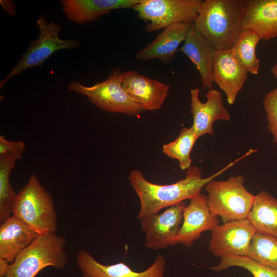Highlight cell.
<instances>
[{
    "mask_svg": "<svg viewBox=\"0 0 277 277\" xmlns=\"http://www.w3.org/2000/svg\"><path fill=\"white\" fill-rule=\"evenodd\" d=\"M122 72L116 68L107 80L92 86H86L77 81H71L68 89L87 96L100 109L111 113L136 116L144 110L127 94L122 84Z\"/></svg>",
    "mask_w": 277,
    "mask_h": 277,
    "instance_id": "52a82bcc",
    "label": "cell"
},
{
    "mask_svg": "<svg viewBox=\"0 0 277 277\" xmlns=\"http://www.w3.org/2000/svg\"><path fill=\"white\" fill-rule=\"evenodd\" d=\"M248 256L277 270V238L256 232Z\"/></svg>",
    "mask_w": 277,
    "mask_h": 277,
    "instance_id": "d4e9b609",
    "label": "cell"
},
{
    "mask_svg": "<svg viewBox=\"0 0 277 277\" xmlns=\"http://www.w3.org/2000/svg\"><path fill=\"white\" fill-rule=\"evenodd\" d=\"M243 28L255 32L261 39L277 36V0L246 1Z\"/></svg>",
    "mask_w": 277,
    "mask_h": 277,
    "instance_id": "d6986e66",
    "label": "cell"
},
{
    "mask_svg": "<svg viewBox=\"0 0 277 277\" xmlns=\"http://www.w3.org/2000/svg\"><path fill=\"white\" fill-rule=\"evenodd\" d=\"M246 156L244 154L220 170L205 178L202 177V171L199 167H190L187 170L184 179L167 185L153 183L148 181L140 170H131L128 181L140 202L137 219L140 220L144 217L159 212L163 209L191 199L200 193L202 189L209 182Z\"/></svg>",
    "mask_w": 277,
    "mask_h": 277,
    "instance_id": "6da1fadb",
    "label": "cell"
},
{
    "mask_svg": "<svg viewBox=\"0 0 277 277\" xmlns=\"http://www.w3.org/2000/svg\"><path fill=\"white\" fill-rule=\"evenodd\" d=\"M76 262L82 270V277H164L166 260L159 254L153 263L146 270L137 272L123 262L104 265L87 251L81 250Z\"/></svg>",
    "mask_w": 277,
    "mask_h": 277,
    "instance_id": "7c38bea8",
    "label": "cell"
},
{
    "mask_svg": "<svg viewBox=\"0 0 277 277\" xmlns=\"http://www.w3.org/2000/svg\"><path fill=\"white\" fill-rule=\"evenodd\" d=\"M261 39L253 31L243 28L230 49L240 65L252 74H258L260 68L255 51Z\"/></svg>",
    "mask_w": 277,
    "mask_h": 277,
    "instance_id": "7402d4cb",
    "label": "cell"
},
{
    "mask_svg": "<svg viewBox=\"0 0 277 277\" xmlns=\"http://www.w3.org/2000/svg\"><path fill=\"white\" fill-rule=\"evenodd\" d=\"M270 70L273 75L277 80V63L271 68Z\"/></svg>",
    "mask_w": 277,
    "mask_h": 277,
    "instance_id": "f546056e",
    "label": "cell"
},
{
    "mask_svg": "<svg viewBox=\"0 0 277 277\" xmlns=\"http://www.w3.org/2000/svg\"><path fill=\"white\" fill-rule=\"evenodd\" d=\"M231 267L244 268L253 277H277V270L261 264L248 256H226L221 258L218 265L210 268L215 271H221Z\"/></svg>",
    "mask_w": 277,
    "mask_h": 277,
    "instance_id": "484cf974",
    "label": "cell"
},
{
    "mask_svg": "<svg viewBox=\"0 0 277 277\" xmlns=\"http://www.w3.org/2000/svg\"><path fill=\"white\" fill-rule=\"evenodd\" d=\"M16 159L10 154L0 155V222L2 223L12 214L17 194L10 182L11 171Z\"/></svg>",
    "mask_w": 277,
    "mask_h": 277,
    "instance_id": "603a6c76",
    "label": "cell"
},
{
    "mask_svg": "<svg viewBox=\"0 0 277 277\" xmlns=\"http://www.w3.org/2000/svg\"><path fill=\"white\" fill-rule=\"evenodd\" d=\"M10 263L3 259H0V277H4Z\"/></svg>",
    "mask_w": 277,
    "mask_h": 277,
    "instance_id": "f1b7e54d",
    "label": "cell"
},
{
    "mask_svg": "<svg viewBox=\"0 0 277 277\" xmlns=\"http://www.w3.org/2000/svg\"><path fill=\"white\" fill-rule=\"evenodd\" d=\"M66 240L54 232L39 234L9 264L4 277H35L46 267L62 269L68 262Z\"/></svg>",
    "mask_w": 277,
    "mask_h": 277,
    "instance_id": "3957f363",
    "label": "cell"
},
{
    "mask_svg": "<svg viewBox=\"0 0 277 277\" xmlns=\"http://www.w3.org/2000/svg\"><path fill=\"white\" fill-rule=\"evenodd\" d=\"M192 24L179 23L164 28L154 40L136 53V58L140 61L157 58L164 63L171 62L179 46L185 40Z\"/></svg>",
    "mask_w": 277,
    "mask_h": 277,
    "instance_id": "2e32d148",
    "label": "cell"
},
{
    "mask_svg": "<svg viewBox=\"0 0 277 277\" xmlns=\"http://www.w3.org/2000/svg\"><path fill=\"white\" fill-rule=\"evenodd\" d=\"M141 0H62L66 16L75 23L94 21L112 10L133 8Z\"/></svg>",
    "mask_w": 277,
    "mask_h": 277,
    "instance_id": "ac0fdd59",
    "label": "cell"
},
{
    "mask_svg": "<svg viewBox=\"0 0 277 277\" xmlns=\"http://www.w3.org/2000/svg\"><path fill=\"white\" fill-rule=\"evenodd\" d=\"M35 25L39 30L38 36L31 41L19 61L1 81V88L10 78L19 75L26 69L41 66L55 52L63 49H74L81 45L77 39L60 38L61 25L54 21L48 22L43 15L36 20Z\"/></svg>",
    "mask_w": 277,
    "mask_h": 277,
    "instance_id": "8992f818",
    "label": "cell"
},
{
    "mask_svg": "<svg viewBox=\"0 0 277 277\" xmlns=\"http://www.w3.org/2000/svg\"><path fill=\"white\" fill-rule=\"evenodd\" d=\"M246 1L205 0L193 23L216 50H230L242 30Z\"/></svg>",
    "mask_w": 277,
    "mask_h": 277,
    "instance_id": "7a4b0ae2",
    "label": "cell"
},
{
    "mask_svg": "<svg viewBox=\"0 0 277 277\" xmlns=\"http://www.w3.org/2000/svg\"><path fill=\"white\" fill-rule=\"evenodd\" d=\"M248 219L256 232L277 238V199L260 191L255 195Z\"/></svg>",
    "mask_w": 277,
    "mask_h": 277,
    "instance_id": "44dd1931",
    "label": "cell"
},
{
    "mask_svg": "<svg viewBox=\"0 0 277 277\" xmlns=\"http://www.w3.org/2000/svg\"><path fill=\"white\" fill-rule=\"evenodd\" d=\"M198 138L191 127H184L175 140L163 146V152L177 160L182 170H187L191 167V152Z\"/></svg>",
    "mask_w": 277,
    "mask_h": 277,
    "instance_id": "cb8c5ba5",
    "label": "cell"
},
{
    "mask_svg": "<svg viewBox=\"0 0 277 277\" xmlns=\"http://www.w3.org/2000/svg\"><path fill=\"white\" fill-rule=\"evenodd\" d=\"M39 234L24 222L13 216L0 226V259L10 264Z\"/></svg>",
    "mask_w": 277,
    "mask_h": 277,
    "instance_id": "ffe728a7",
    "label": "cell"
},
{
    "mask_svg": "<svg viewBox=\"0 0 277 277\" xmlns=\"http://www.w3.org/2000/svg\"><path fill=\"white\" fill-rule=\"evenodd\" d=\"M186 204L182 202L140 220L145 233V246L151 250L163 249L174 245L179 233Z\"/></svg>",
    "mask_w": 277,
    "mask_h": 277,
    "instance_id": "9c48e42d",
    "label": "cell"
},
{
    "mask_svg": "<svg viewBox=\"0 0 277 277\" xmlns=\"http://www.w3.org/2000/svg\"><path fill=\"white\" fill-rule=\"evenodd\" d=\"M248 77V72L240 65L231 50L216 51L212 81L225 93L228 104L234 103Z\"/></svg>",
    "mask_w": 277,
    "mask_h": 277,
    "instance_id": "9a60e30c",
    "label": "cell"
},
{
    "mask_svg": "<svg viewBox=\"0 0 277 277\" xmlns=\"http://www.w3.org/2000/svg\"><path fill=\"white\" fill-rule=\"evenodd\" d=\"M200 90H190L191 113L193 124L191 126L198 137L205 134L213 135V125L217 120L229 121L231 115L224 107L221 93L213 89L206 94L207 101L202 102L199 98Z\"/></svg>",
    "mask_w": 277,
    "mask_h": 277,
    "instance_id": "5bb4252c",
    "label": "cell"
},
{
    "mask_svg": "<svg viewBox=\"0 0 277 277\" xmlns=\"http://www.w3.org/2000/svg\"><path fill=\"white\" fill-rule=\"evenodd\" d=\"M183 214L182 224L174 245L182 244L192 246L201 234L212 231L219 223V217L210 211L207 196L200 193L189 200Z\"/></svg>",
    "mask_w": 277,
    "mask_h": 277,
    "instance_id": "8fae6325",
    "label": "cell"
},
{
    "mask_svg": "<svg viewBox=\"0 0 277 277\" xmlns=\"http://www.w3.org/2000/svg\"><path fill=\"white\" fill-rule=\"evenodd\" d=\"M122 84L129 97L144 110L160 109L169 90V86L130 70L122 75Z\"/></svg>",
    "mask_w": 277,
    "mask_h": 277,
    "instance_id": "4fadbf2b",
    "label": "cell"
},
{
    "mask_svg": "<svg viewBox=\"0 0 277 277\" xmlns=\"http://www.w3.org/2000/svg\"><path fill=\"white\" fill-rule=\"evenodd\" d=\"M12 215L38 234L56 230L57 216L52 197L35 174L30 176L17 194Z\"/></svg>",
    "mask_w": 277,
    "mask_h": 277,
    "instance_id": "277c9868",
    "label": "cell"
},
{
    "mask_svg": "<svg viewBox=\"0 0 277 277\" xmlns=\"http://www.w3.org/2000/svg\"><path fill=\"white\" fill-rule=\"evenodd\" d=\"M179 50L196 67L203 87L209 90L212 89L213 65L217 50L196 30L193 23Z\"/></svg>",
    "mask_w": 277,
    "mask_h": 277,
    "instance_id": "e0dca14e",
    "label": "cell"
},
{
    "mask_svg": "<svg viewBox=\"0 0 277 277\" xmlns=\"http://www.w3.org/2000/svg\"><path fill=\"white\" fill-rule=\"evenodd\" d=\"M263 107L268 121L267 128L277 144V87L267 93L263 99Z\"/></svg>",
    "mask_w": 277,
    "mask_h": 277,
    "instance_id": "4316f807",
    "label": "cell"
},
{
    "mask_svg": "<svg viewBox=\"0 0 277 277\" xmlns=\"http://www.w3.org/2000/svg\"><path fill=\"white\" fill-rule=\"evenodd\" d=\"M201 0H141L132 8L138 17L148 22L145 30L152 32L179 23H193Z\"/></svg>",
    "mask_w": 277,
    "mask_h": 277,
    "instance_id": "ba28073f",
    "label": "cell"
},
{
    "mask_svg": "<svg viewBox=\"0 0 277 277\" xmlns=\"http://www.w3.org/2000/svg\"><path fill=\"white\" fill-rule=\"evenodd\" d=\"M244 182L243 175L231 176L205 186L208 207L223 223L248 219L255 195L246 189Z\"/></svg>",
    "mask_w": 277,
    "mask_h": 277,
    "instance_id": "5b68a950",
    "label": "cell"
},
{
    "mask_svg": "<svg viewBox=\"0 0 277 277\" xmlns=\"http://www.w3.org/2000/svg\"><path fill=\"white\" fill-rule=\"evenodd\" d=\"M26 148L22 141H10L6 140L3 135L0 136V155L10 154L16 159H22Z\"/></svg>",
    "mask_w": 277,
    "mask_h": 277,
    "instance_id": "83f0119b",
    "label": "cell"
},
{
    "mask_svg": "<svg viewBox=\"0 0 277 277\" xmlns=\"http://www.w3.org/2000/svg\"><path fill=\"white\" fill-rule=\"evenodd\" d=\"M255 233L248 219L223 223L212 231L208 249L220 258L248 256Z\"/></svg>",
    "mask_w": 277,
    "mask_h": 277,
    "instance_id": "30bf717a",
    "label": "cell"
}]
</instances>
